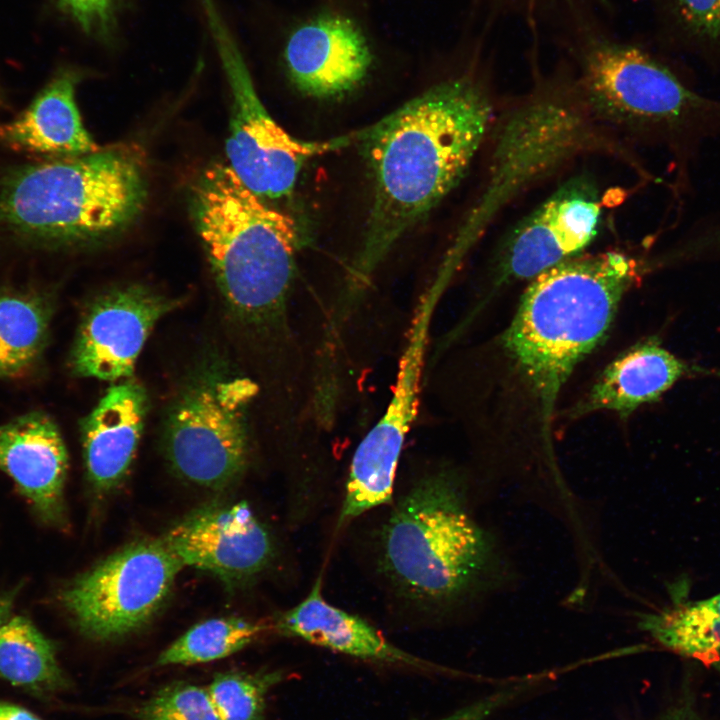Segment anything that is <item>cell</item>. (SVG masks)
Here are the masks:
<instances>
[{
	"mask_svg": "<svg viewBox=\"0 0 720 720\" xmlns=\"http://www.w3.org/2000/svg\"><path fill=\"white\" fill-rule=\"evenodd\" d=\"M0 677L38 695L63 689L67 680L54 645L23 617L0 628Z\"/></svg>",
	"mask_w": 720,
	"mask_h": 720,
	"instance_id": "20",
	"label": "cell"
},
{
	"mask_svg": "<svg viewBox=\"0 0 720 720\" xmlns=\"http://www.w3.org/2000/svg\"><path fill=\"white\" fill-rule=\"evenodd\" d=\"M282 679L280 671H225L206 689L220 720H264L267 695Z\"/></svg>",
	"mask_w": 720,
	"mask_h": 720,
	"instance_id": "24",
	"label": "cell"
},
{
	"mask_svg": "<svg viewBox=\"0 0 720 720\" xmlns=\"http://www.w3.org/2000/svg\"><path fill=\"white\" fill-rule=\"evenodd\" d=\"M256 391L248 378L208 374L180 394L164 434L165 453L177 474L212 490L240 480L249 458L245 408Z\"/></svg>",
	"mask_w": 720,
	"mask_h": 720,
	"instance_id": "6",
	"label": "cell"
},
{
	"mask_svg": "<svg viewBox=\"0 0 720 720\" xmlns=\"http://www.w3.org/2000/svg\"><path fill=\"white\" fill-rule=\"evenodd\" d=\"M464 480L425 473L402 488L373 536L374 567L397 610L419 621L449 616L488 583L495 546L472 517Z\"/></svg>",
	"mask_w": 720,
	"mask_h": 720,
	"instance_id": "2",
	"label": "cell"
},
{
	"mask_svg": "<svg viewBox=\"0 0 720 720\" xmlns=\"http://www.w3.org/2000/svg\"><path fill=\"white\" fill-rule=\"evenodd\" d=\"M640 272L634 258L608 251L565 260L526 289L501 344L509 371L533 400L544 428L562 387L605 337Z\"/></svg>",
	"mask_w": 720,
	"mask_h": 720,
	"instance_id": "3",
	"label": "cell"
},
{
	"mask_svg": "<svg viewBox=\"0 0 720 720\" xmlns=\"http://www.w3.org/2000/svg\"><path fill=\"white\" fill-rule=\"evenodd\" d=\"M182 568L162 537L135 541L75 578L62 601L84 636L112 642L151 621Z\"/></svg>",
	"mask_w": 720,
	"mask_h": 720,
	"instance_id": "7",
	"label": "cell"
},
{
	"mask_svg": "<svg viewBox=\"0 0 720 720\" xmlns=\"http://www.w3.org/2000/svg\"><path fill=\"white\" fill-rule=\"evenodd\" d=\"M162 538L183 567L210 572L231 587L261 575L277 553L269 528L244 501L204 504Z\"/></svg>",
	"mask_w": 720,
	"mask_h": 720,
	"instance_id": "11",
	"label": "cell"
},
{
	"mask_svg": "<svg viewBox=\"0 0 720 720\" xmlns=\"http://www.w3.org/2000/svg\"><path fill=\"white\" fill-rule=\"evenodd\" d=\"M682 26L692 35L720 40V0H674Z\"/></svg>",
	"mask_w": 720,
	"mask_h": 720,
	"instance_id": "27",
	"label": "cell"
},
{
	"mask_svg": "<svg viewBox=\"0 0 720 720\" xmlns=\"http://www.w3.org/2000/svg\"><path fill=\"white\" fill-rule=\"evenodd\" d=\"M135 715L137 720H220L207 689L183 681L156 690Z\"/></svg>",
	"mask_w": 720,
	"mask_h": 720,
	"instance_id": "25",
	"label": "cell"
},
{
	"mask_svg": "<svg viewBox=\"0 0 720 720\" xmlns=\"http://www.w3.org/2000/svg\"><path fill=\"white\" fill-rule=\"evenodd\" d=\"M264 630V625L241 617L209 619L164 649L155 665H195L226 658L250 645Z\"/></svg>",
	"mask_w": 720,
	"mask_h": 720,
	"instance_id": "22",
	"label": "cell"
},
{
	"mask_svg": "<svg viewBox=\"0 0 720 720\" xmlns=\"http://www.w3.org/2000/svg\"><path fill=\"white\" fill-rule=\"evenodd\" d=\"M432 309L430 302L420 301L399 359L388 405L353 455L338 529L393 499L401 452L417 415Z\"/></svg>",
	"mask_w": 720,
	"mask_h": 720,
	"instance_id": "10",
	"label": "cell"
},
{
	"mask_svg": "<svg viewBox=\"0 0 720 720\" xmlns=\"http://www.w3.org/2000/svg\"><path fill=\"white\" fill-rule=\"evenodd\" d=\"M660 720H702L689 701L682 702L668 710Z\"/></svg>",
	"mask_w": 720,
	"mask_h": 720,
	"instance_id": "30",
	"label": "cell"
},
{
	"mask_svg": "<svg viewBox=\"0 0 720 720\" xmlns=\"http://www.w3.org/2000/svg\"><path fill=\"white\" fill-rule=\"evenodd\" d=\"M47 320L44 307L32 299L0 297V376L19 373L36 358Z\"/></svg>",
	"mask_w": 720,
	"mask_h": 720,
	"instance_id": "23",
	"label": "cell"
},
{
	"mask_svg": "<svg viewBox=\"0 0 720 720\" xmlns=\"http://www.w3.org/2000/svg\"><path fill=\"white\" fill-rule=\"evenodd\" d=\"M707 376L720 377V371L677 357L652 336L621 353L603 370L573 409V416L607 410L625 418L640 406L658 401L678 381Z\"/></svg>",
	"mask_w": 720,
	"mask_h": 720,
	"instance_id": "16",
	"label": "cell"
},
{
	"mask_svg": "<svg viewBox=\"0 0 720 720\" xmlns=\"http://www.w3.org/2000/svg\"><path fill=\"white\" fill-rule=\"evenodd\" d=\"M146 195L144 172L133 154L99 149L6 174L0 180V221L38 243H84L130 224Z\"/></svg>",
	"mask_w": 720,
	"mask_h": 720,
	"instance_id": "4",
	"label": "cell"
},
{
	"mask_svg": "<svg viewBox=\"0 0 720 720\" xmlns=\"http://www.w3.org/2000/svg\"><path fill=\"white\" fill-rule=\"evenodd\" d=\"M77 76L57 74L14 120L0 126V143L33 154L73 158L99 150L75 100Z\"/></svg>",
	"mask_w": 720,
	"mask_h": 720,
	"instance_id": "19",
	"label": "cell"
},
{
	"mask_svg": "<svg viewBox=\"0 0 720 720\" xmlns=\"http://www.w3.org/2000/svg\"><path fill=\"white\" fill-rule=\"evenodd\" d=\"M147 395L141 385L125 380L112 385L82 424L88 479L108 493L126 477L144 427Z\"/></svg>",
	"mask_w": 720,
	"mask_h": 720,
	"instance_id": "18",
	"label": "cell"
},
{
	"mask_svg": "<svg viewBox=\"0 0 720 720\" xmlns=\"http://www.w3.org/2000/svg\"><path fill=\"white\" fill-rule=\"evenodd\" d=\"M584 84L592 103L607 114L670 132L682 133L720 107L632 46H593L584 61Z\"/></svg>",
	"mask_w": 720,
	"mask_h": 720,
	"instance_id": "9",
	"label": "cell"
},
{
	"mask_svg": "<svg viewBox=\"0 0 720 720\" xmlns=\"http://www.w3.org/2000/svg\"><path fill=\"white\" fill-rule=\"evenodd\" d=\"M600 212L590 187L564 185L514 230L505 248L504 274L531 279L570 259L592 241Z\"/></svg>",
	"mask_w": 720,
	"mask_h": 720,
	"instance_id": "13",
	"label": "cell"
},
{
	"mask_svg": "<svg viewBox=\"0 0 720 720\" xmlns=\"http://www.w3.org/2000/svg\"><path fill=\"white\" fill-rule=\"evenodd\" d=\"M321 584L318 577L299 603L276 616L273 627L278 634L363 660L423 670L431 667L391 643L363 618L327 602Z\"/></svg>",
	"mask_w": 720,
	"mask_h": 720,
	"instance_id": "17",
	"label": "cell"
},
{
	"mask_svg": "<svg viewBox=\"0 0 720 720\" xmlns=\"http://www.w3.org/2000/svg\"><path fill=\"white\" fill-rule=\"evenodd\" d=\"M219 42L233 98L226 141L228 165L253 193L269 199L288 196L293 192L301 168L308 159L357 141L358 132L312 142L291 136L262 104L233 42L225 36Z\"/></svg>",
	"mask_w": 720,
	"mask_h": 720,
	"instance_id": "8",
	"label": "cell"
},
{
	"mask_svg": "<svg viewBox=\"0 0 720 720\" xmlns=\"http://www.w3.org/2000/svg\"><path fill=\"white\" fill-rule=\"evenodd\" d=\"M508 701L505 691L496 692L437 720H485Z\"/></svg>",
	"mask_w": 720,
	"mask_h": 720,
	"instance_id": "28",
	"label": "cell"
},
{
	"mask_svg": "<svg viewBox=\"0 0 720 720\" xmlns=\"http://www.w3.org/2000/svg\"><path fill=\"white\" fill-rule=\"evenodd\" d=\"M177 305L176 299L139 285L106 291L83 319L72 354L73 370L106 381L130 377L154 325Z\"/></svg>",
	"mask_w": 720,
	"mask_h": 720,
	"instance_id": "12",
	"label": "cell"
},
{
	"mask_svg": "<svg viewBox=\"0 0 720 720\" xmlns=\"http://www.w3.org/2000/svg\"><path fill=\"white\" fill-rule=\"evenodd\" d=\"M262 199L223 163L207 167L190 192L193 221L218 287L248 320L283 302L299 243L293 218Z\"/></svg>",
	"mask_w": 720,
	"mask_h": 720,
	"instance_id": "5",
	"label": "cell"
},
{
	"mask_svg": "<svg viewBox=\"0 0 720 720\" xmlns=\"http://www.w3.org/2000/svg\"><path fill=\"white\" fill-rule=\"evenodd\" d=\"M59 2L87 33L102 38L111 34L120 0H59Z\"/></svg>",
	"mask_w": 720,
	"mask_h": 720,
	"instance_id": "26",
	"label": "cell"
},
{
	"mask_svg": "<svg viewBox=\"0 0 720 720\" xmlns=\"http://www.w3.org/2000/svg\"><path fill=\"white\" fill-rule=\"evenodd\" d=\"M284 58L295 85L316 97H335L367 75L371 52L359 29L336 15L318 16L289 35Z\"/></svg>",
	"mask_w": 720,
	"mask_h": 720,
	"instance_id": "14",
	"label": "cell"
},
{
	"mask_svg": "<svg viewBox=\"0 0 720 720\" xmlns=\"http://www.w3.org/2000/svg\"><path fill=\"white\" fill-rule=\"evenodd\" d=\"M477 83L442 82L358 131L374 197L356 263L368 275L415 224L460 182L490 124Z\"/></svg>",
	"mask_w": 720,
	"mask_h": 720,
	"instance_id": "1",
	"label": "cell"
},
{
	"mask_svg": "<svg viewBox=\"0 0 720 720\" xmlns=\"http://www.w3.org/2000/svg\"><path fill=\"white\" fill-rule=\"evenodd\" d=\"M640 626L661 645L684 656L706 660L720 653V615L710 599L647 614Z\"/></svg>",
	"mask_w": 720,
	"mask_h": 720,
	"instance_id": "21",
	"label": "cell"
},
{
	"mask_svg": "<svg viewBox=\"0 0 720 720\" xmlns=\"http://www.w3.org/2000/svg\"><path fill=\"white\" fill-rule=\"evenodd\" d=\"M0 720H41L29 710L4 701H0Z\"/></svg>",
	"mask_w": 720,
	"mask_h": 720,
	"instance_id": "29",
	"label": "cell"
},
{
	"mask_svg": "<svg viewBox=\"0 0 720 720\" xmlns=\"http://www.w3.org/2000/svg\"><path fill=\"white\" fill-rule=\"evenodd\" d=\"M13 602V594H6L0 597V628L8 621Z\"/></svg>",
	"mask_w": 720,
	"mask_h": 720,
	"instance_id": "31",
	"label": "cell"
},
{
	"mask_svg": "<svg viewBox=\"0 0 720 720\" xmlns=\"http://www.w3.org/2000/svg\"><path fill=\"white\" fill-rule=\"evenodd\" d=\"M68 456L57 426L33 412L0 426V469L17 484L40 517L60 525Z\"/></svg>",
	"mask_w": 720,
	"mask_h": 720,
	"instance_id": "15",
	"label": "cell"
},
{
	"mask_svg": "<svg viewBox=\"0 0 720 720\" xmlns=\"http://www.w3.org/2000/svg\"><path fill=\"white\" fill-rule=\"evenodd\" d=\"M709 599H710L713 607L715 608V610H716V611L718 612V614L720 615V593L717 594V595H715L714 597L709 598Z\"/></svg>",
	"mask_w": 720,
	"mask_h": 720,
	"instance_id": "32",
	"label": "cell"
}]
</instances>
